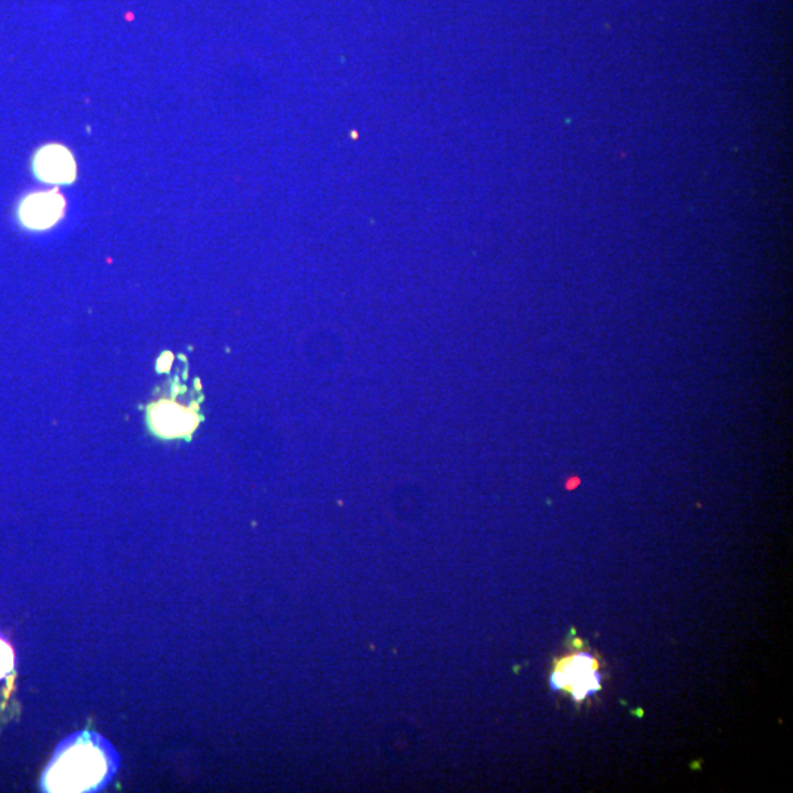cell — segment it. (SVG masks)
Wrapping results in <instances>:
<instances>
[{"instance_id": "3957f363", "label": "cell", "mask_w": 793, "mask_h": 793, "mask_svg": "<svg viewBox=\"0 0 793 793\" xmlns=\"http://www.w3.org/2000/svg\"><path fill=\"white\" fill-rule=\"evenodd\" d=\"M65 206L67 202L58 190L36 191L18 205V221L27 230L46 231L64 218Z\"/></svg>"}, {"instance_id": "277c9868", "label": "cell", "mask_w": 793, "mask_h": 793, "mask_svg": "<svg viewBox=\"0 0 793 793\" xmlns=\"http://www.w3.org/2000/svg\"><path fill=\"white\" fill-rule=\"evenodd\" d=\"M31 171L46 186H70L77 180V162L68 147L46 144L34 153Z\"/></svg>"}, {"instance_id": "6da1fadb", "label": "cell", "mask_w": 793, "mask_h": 793, "mask_svg": "<svg viewBox=\"0 0 793 793\" xmlns=\"http://www.w3.org/2000/svg\"><path fill=\"white\" fill-rule=\"evenodd\" d=\"M119 769L115 748L97 733H74L59 744L42 777L45 792H99Z\"/></svg>"}, {"instance_id": "8992f818", "label": "cell", "mask_w": 793, "mask_h": 793, "mask_svg": "<svg viewBox=\"0 0 793 793\" xmlns=\"http://www.w3.org/2000/svg\"><path fill=\"white\" fill-rule=\"evenodd\" d=\"M14 667V653L11 647L0 638V679H3Z\"/></svg>"}, {"instance_id": "5b68a950", "label": "cell", "mask_w": 793, "mask_h": 793, "mask_svg": "<svg viewBox=\"0 0 793 793\" xmlns=\"http://www.w3.org/2000/svg\"><path fill=\"white\" fill-rule=\"evenodd\" d=\"M149 425L162 438H181L193 434L199 425L194 407L171 400L156 401L149 407Z\"/></svg>"}, {"instance_id": "7a4b0ae2", "label": "cell", "mask_w": 793, "mask_h": 793, "mask_svg": "<svg viewBox=\"0 0 793 793\" xmlns=\"http://www.w3.org/2000/svg\"><path fill=\"white\" fill-rule=\"evenodd\" d=\"M600 664L588 653H578L557 663L550 677L551 689L567 691L573 700L582 702L601 689Z\"/></svg>"}]
</instances>
